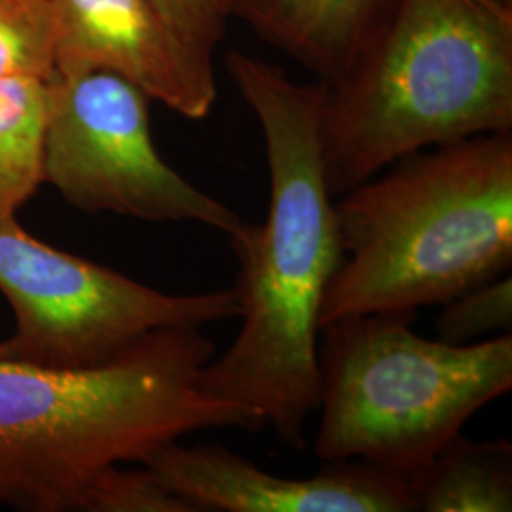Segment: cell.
<instances>
[{
    "label": "cell",
    "mask_w": 512,
    "mask_h": 512,
    "mask_svg": "<svg viewBox=\"0 0 512 512\" xmlns=\"http://www.w3.org/2000/svg\"><path fill=\"white\" fill-rule=\"evenodd\" d=\"M226 71L255 112L270 171L262 224L243 222L230 245L238 256V336L203 366L205 393L253 408L294 450L319 406V334L327 287L344 260L321 152L323 84L296 82L283 67L243 52Z\"/></svg>",
    "instance_id": "obj_1"
},
{
    "label": "cell",
    "mask_w": 512,
    "mask_h": 512,
    "mask_svg": "<svg viewBox=\"0 0 512 512\" xmlns=\"http://www.w3.org/2000/svg\"><path fill=\"white\" fill-rule=\"evenodd\" d=\"M213 357L202 329L158 330L90 368L0 357V505L80 511L107 467L143 463L200 431L262 429L253 408L200 387Z\"/></svg>",
    "instance_id": "obj_2"
},
{
    "label": "cell",
    "mask_w": 512,
    "mask_h": 512,
    "mask_svg": "<svg viewBox=\"0 0 512 512\" xmlns=\"http://www.w3.org/2000/svg\"><path fill=\"white\" fill-rule=\"evenodd\" d=\"M499 131H512V14L484 0H397L323 84L334 198L408 154Z\"/></svg>",
    "instance_id": "obj_3"
},
{
    "label": "cell",
    "mask_w": 512,
    "mask_h": 512,
    "mask_svg": "<svg viewBox=\"0 0 512 512\" xmlns=\"http://www.w3.org/2000/svg\"><path fill=\"white\" fill-rule=\"evenodd\" d=\"M338 198L344 260L321 329L442 306L511 272L512 131L408 154Z\"/></svg>",
    "instance_id": "obj_4"
},
{
    "label": "cell",
    "mask_w": 512,
    "mask_h": 512,
    "mask_svg": "<svg viewBox=\"0 0 512 512\" xmlns=\"http://www.w3.org/2000/svg\"><path fill=\"white\" fill-rule=\"evenodd\" d=\"M414 319L382 311L321 329L317 458L365 461L408 480L511 391V332L454 346L414 332Z\"/></svg>",
    "instance_id": "obj_5"
},
{
    "label": "cell",
    "mask_w": 512,
    "mask_h": 512,
    "mask_svg": "<svg viewBox=\"0 0 512 512\" xmlns=\"http://www.w3.org/2000/svg\"><path fill=\"white\" fill-rule=\"evenodd\" d=\"M0 293L16 317L10 359L50 368L103 365L165 329H203L241 313L236 287L171 294L31 236L0 215Z\"/></svg>",
    "instance_id": "obj_6"
},
{
    "label": "cell",
    "mask_w": 512,
    "mask_h": 512,
    "mask_svg": "<svg viewBox=\"0 0 512 512\" xmlns=\"http://www.w3.org/2000/svg\"><path fill=\"white\" fill-rule=\"evenodd\" d=\"M44 183L84 213L150 222H196L234 236L245 220L186 181L160 156L148 97L116 74L48 80Z\"/></svg>",
    "instance_id": "obj_7"
},
{
    "label": "cell",
    "mask_w": 512,
    "mask_h": 512,
    "mask_svg": "<svg viewBox=\"0 0 512 512\" xmlns=\"http://www.w3.org/2000/svg\"><path fill=\"white\" fill-rule=\"evenodd\" d=\"M54 74H116L167 109L203 120L217 101L213 55L188 44L150 0H48Z\"/></svg>",
    "instance_id": "obj_8"
},
{
    "label": "cell",
    "mask_w": 512,
    "mask_h": 512,
    "mask_svg": "<svg viewBox=\"0 0 512 512\" xmlns=\"http://www.w3.org/2000/svg\"><path fill=\"white\" fill-rule=\"evenodd\" d=\"M198 512H412L403 476L365 461H340L304 478L272 475L220 444H167L143 463Z\"/></svg>",
    "instance_id": "obj_9"
},
{
    "label": "cell",
    "mask_w": 512,
    "mask_h": 512,
    "mask_svg": "<svg viewBox=\"0 0 512 512\" xmlns=\"http://www.w3.org/2000/svg\"><path fill=\"white\" fill-rule=\"evenodd\" d=\"M397 0H226L230 19L329 84L348 67Z\"/></svg>",
    "instance_id": "obj_10"
},
{
    "label": "cell",
    "mask_w": 512,
    "mask_h": 512,
    "mask_svg": "<svg viewBox=\"0 0 512 512\" xmlns=\"http://www.w3.org/2000/svg\"><path fill=\"white\" fill-rule=\"evenodd\" d=\"M416 511L511 512L512 444L461 433L408 478Z\"/></svg>",
    "instance_id": "obj_11"
},
{
    "label": "cell",
    "mask_w": 512,
    "mask_h": 512,
    "mask_svg": "<svg viewBox=\"0 0 512 512\" xmlns=\"http://www.w3.org/2000/svg\"><path fill=\"white\" fill-rule=\"evenodd\" d=\"M48 80H0V215L16 217L44 183Z\"/></svg>",
    "instance_id": "obj_12"
},
{
    "label": "cell",
    "mask_w": 512,
    "mask_h": 512,
    "mask_svg": "<svg viewBox=\"0 0 512 512\" xmlns=\"http://www.w3.org/2000/svg\"><path fill=\"white\" fill-rule=\"evenodd\" d=\"M54 16L48 0H0V80L54 76Z\"/></svg>",
    "instance_id": "obj_13"
},
{
    "label": "cell",
    "mask_w": 512,
    "mask_h": 512,
    "mask_svg": "<svg viewBox=\"0 0 512 512\" xmlns=\"http://www.w3.org/2000/svg\"><path fill=\"white\" fill-rule=\"evenodd\" d=\"M512 279L505 274L442 304L439 340L465 346L486 340L492 332H511Z\"/></svg>",
    "instance_id": "obj_14"
},
{
    "label": "cell",
    "mask_w": 512,
    "mask_h": 512,
    "mask_svg": "<svg viewBox=\"0 0 512 512\" xmlns=\"http://www.w3.org/2000/svg\"><path fill=\"white\" fill-rule=\"evenodd\" d=\"M80 511L198 512L192 503L164 488L143 469L112 465L93 478L82 495Z\"/></svg>",
    "instance_id": "obj_15"
},
{
    "label": "cell",
    "mask_w": 512,
    "mask_h": 512,
    "mask_svg": "<svg viewBox=\"0 0 512 512\" xmlns=\"http://www.w3.org/2000/svg\"><path fill=\"white\" fill-rule=\"evenodd\" d=\"M162 18L203 54L213 55L226 33V0H150Z\"/></svg>",
    "instance_id": "obj_16"
},
{
    "label": "cell",
    "mask_w": 512,
    "mask_h": 512,
    "mask_svg": "<svg viewBox=\"0 0 512 512\" xmlns=\"http://www.w3.org/2000/svg\"><path fill=\"white\" fill-rule=\"evenodd\" d=\"M484 2L494 6L495 10H499V12L512 14V0H484Z\"/></svg>",
    "instance_id": "obj_17"
},
{
    "label": "cell",
    "mask_w": 512,
    "mask_h": 512,
    "mask_svg": "<svg viewBox=\"0 0 512 512\" xmlns=\"http://www.w3.org/2000/svg\"><path fill=\"white\" fill-rule=\"evenodd\" d=\"M0 357H8V355H6V342H4V340H0Z\"/></svg>",
    "instance_id": "obj_18"
}]
</instances>
